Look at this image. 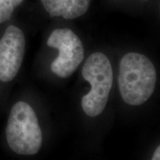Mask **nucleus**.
Wrapping results in <instances>:
<instances>
[{
    "mask_svg": "<svg viewBox=\"0 0 160 160\" xmlns=\"http://www.w3.org/2000/svg\"><path fill=\"white\" fill-rule=\"evenodd\" d=\"M118 82L124 102L130 105H140L154 91L157 71L147 57L137 53H128L120 62Z\"/></svg>",
    "mask_w": 160,
    "mask_h": 160,
    "instance_id": "obj_1",
    "label": "nucleus"
},
{
    "mask_svg": "<svg viewBox=\"0 0 160 160\" xmlns=\"http://www.w3.org/2000/svg\"><path fill=\"white\" fill-rule=\"evenodd\" d=\"M5 139L11 151L20 156L37 154L42 145V133L37 116L29 103L13 104L5 128Z\"/></svg>",
    "mask_w": 160,
    "mask_h": 160,
    "instance_id": "obj_2",
    "label": "nucleus"
},
{
    "mask_svg": "<svg viewBox=\"0 0 160 160\" xmlns=\"http://www.w3.org/2000/svg\"><path fill=\"white\" fill-rule=\"evenodd\" d=\"M26 39L22 30L10 25L0 37V85H7L15 79L25 53Z\"/></svg>",
    "mask_w": 160,
    "mask_h": 160,
    "instance_id": "obj_5",
    "label": "nucleus"
},
{
    "mask_svg": "<svg viewBox=\"0 0 160 160\" xmlns=\"http://www.w3.org/2000/svg\"><path fill=\"white\" fill-rule=\"evenodd\" d=\"M160 147L157 148V150H156L154 153H153V158H152V159L153 160H159L160 159Z\"/></svg>",
    "mask_w": 160,
    "mask_h": 160,
    "instance_id": "obj_8",
    "label": "nucleus"
},
{
    "mask_svg": "<svg viewBox=\"0 0 160 160\" xmlns=\"http://www.w3.org/2000/svg\"><path fill=\"white\" fill-rule=\"evenodd\" d=\"M51 17L74 19L85 14L91 0H40Z\"/></svg>",
    "mask_w": 160,
    "mask_h": 160,
    "instance_id": "obj_6",
    "label": "nucleus"
},
{
    "mask_svg": "<svg viewBox=\"0 0 160 160\" xmlns=\"http://www.w3.org/2000/svg\"><path fill=\"white\" fill-rule=\"evenodd\" d=\"M144 1H148V0H144Z\"/></svg>",
    "mask_w": 160,
    "mask_h": 160,
    "instance_id": "obj_9",
    "label": "nucleus"
},
{
    "mask_svg": "<svg viewBox=\"0 0 160 160\" xmlns=\"http://www.w3.org/2000/svg\"><path fill=\"white\" fill-rule=\"evenodd\" d=\"M82 74L91 86V91L82 99V107L88 116L95 117L105 108L113 85V73L110 60L102 53H93L84 64Z\"/></svg>",
    "mask_w": 160,
    "mask_h": 160,
    "instance_id": "obj_3",
    "label": "nucleus"
},
{
    "mask_svg": "<svg viewBox=\"0 0 160 160\" xmlns=\"http://www.w3.org/2000/svg\"><path fill=\"white\" fill-rule=\"evenodd\" d=\"M24 0H0V25L9 21Z\"/></svg>",
    "mask_w": 160,
    "mask_h": 160,
    "instance_id": "obj_7",
    "label": "nucleus"
},
{
    "mask_svg": "<svg viewBox=\"0 0 160 160\" xmlns=\"http://www.w3.org/2000/svg\"><path fill=\"white\" fill-rule=\"evenodd\" d=\"M48 45L59 51V56L53 62L51 69L61 78L73 74L83 61L85 51L82 42L73 31L69 28H58L51 33Z\"/></svg>",
    "mask_w": 160,
    "mask_h": 160,
    "instance_id": "obj_4",
    "label": "nucleus"
}]
</instances>
